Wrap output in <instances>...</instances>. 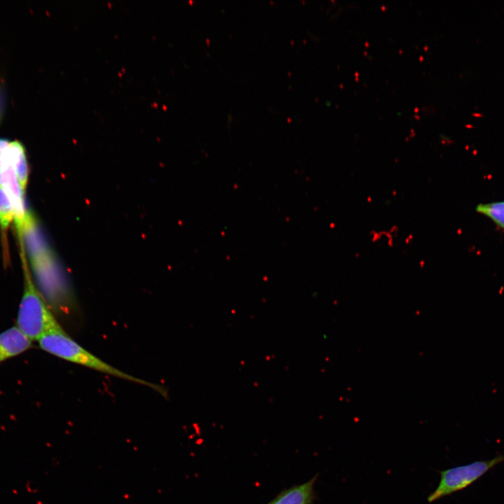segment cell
Masks as SVG:
<instances>
[{"label": "cell", "instance_id": "1", "mask_svg": "<svg viewBox=\"0 0 504 504\" xmlns=\"http://www.w3.org/2000/svg\"><path fill=\"white\" fill-rule=\"evenodd\" d=\"M38 342L43 350L63 360L148 386L162 395L166 393L162 386L122 372L93 355L71 339L62 328L46 333L38 340Z\"/></svg>", "mask_w": 504, "mask_h": 504}, {"label": "cell", "instance_id": "2", "mask_svg": "<svg viewBox=\"0 0 504 504\" xmlns=\"http://www.w3.org/2000/svg\"><path fill=\"white\" fill-rule=\"evenodd\" d=\"M24 289L20 304L17 327L31 341L46 333L61 328L43 295L34 285L22 248Z\"/></svg>", "mask_w": 504, "mask_h": 504}, {"label": "cell", "instance_id": "3", "mask_svg": "<svg viewBox=\"0 0 504 504\" xmlns=\"http://www.w3.org/2000/svg\"><path fill=\"white\" fill-rule=\"evenodd\" d=\"M502 462H504V455L498 454L489 460L476 461L442 471L440 482L428 497V501L432 503L467 488Z\"/></svg>", "mask_w": 504, "mask_h": 504}, {"label": "cell", "instance_id": "4", "mask_svg": "<svg viewBox=\"0 0 504 504\" xmlns=\"http://www.w3.org/2000/svg\"><path fill=\"white\" fill-rule=\"evenodd\" d=\"M9 141L10 139H7L1 155L0 186L5 190L13 204L14 220L20 239L25 221L31 214L26 208L24 200V192L10 162L8 153Z\"/></svg>", "mask_w": 504, "mask_h": 504}, {"label": "cell", "instance_id": "5", "mask_svg": "<svg viewBox=\"0 0 504 504\" xmlns=\"http://www.w3.org/2000/svg\"><path fill=\"white\" fill-rule=\"evenodd\" d=\"M31 342L17 326L0 333V363L27 351Z\"/></svg>", "mask_w": 504, "mask_h": 504}, {"label": "cell", "instance_id": "6", "mask_svg": "<svg viewBox=\"0 0 504 504\" xmlns=\"http://www.w3.org/2000/svg\"><path fill=\"white\" fill-rule=\"evenodd\" d=\"M316 477V476L302 484L284 490L269 504H312L314 484Z\"/></svg>", "mask_w": 504, "mask_h": 504}, {"label": "cell", "instance_id": "7", "mask_svg": "<svg viewBox=\"0 0 504 504\" xmlns=\"http://www.w3.org/2000/svg\"><path fill=\"white\" fill-rule=\"evenodd\" d=\"M8 153L19 183L25 192L28 181V162L25 148L20 141L10 140Z\"/></svg>", "mask_w": 504, "mask_h": 504}, {"label": "cell", "instance_id": "8", "mask_svg": "<svg viewBox=\"0 0 504 504\" xmlns=\"http://www.w3.org/2000/svg\"><path fill=\"white\" fill-rule=\"evenodd\" d=\"M476 211L504 230V201L479 204L476 206Z\"/></svg>", "mask_w": 504, "mask_h": 504}, {"label": "cell", "instance_id": "9", "mask_svg": "<svg viewBox=\"0 0 504 504\" xmlns=\"http://www.w3.org/2000/svg\"><path fill=\"white\" fill-rule=\"evenodd\" d=\"M15 214L13 204L3 188L0 186V227L6 230Z\"/></svg>", "mask_w": 504, "mask_h": 504}, {"label": "cell", "instance_id": "10", "mask_svg": "<svg viewBox=\"0 0 504 504\" xmlns=\"http://www.w3.org/2000/svg\"><path fill=\"white\" fill-rule=\"evenodd\" d=\"M4 96L3 94V90L0 88V122H1V120L2 118V115L4 113Z\"/></svg>", "mask_w": 504, "mask_h": 504}, {"label": "cell", "instance_id": "11", "mask_svg": "<svg viewBox=\"0 0 504 504\" xmlns=\"http://www.w3.org/2000/svg\"><path fill=\"white\" fill-rule=\"evenodd\" d=\"M7 139H6V138H0V162H1V155L2 153V150H3L4 146L7 141ZM0 167H1V163H0Z\"/></svg>", "mask_w": 504, "mask_h": 504}]
</instances>
